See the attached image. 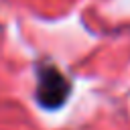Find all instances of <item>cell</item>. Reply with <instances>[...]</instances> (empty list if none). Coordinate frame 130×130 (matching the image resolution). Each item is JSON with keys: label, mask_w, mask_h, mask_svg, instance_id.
<instances>
[{"label": "cell", "mask_w": 130, "mask_h": 130, "mask_svg": "<svg viewBox=\"0 0 130 130\" xmlns=\"http://www.w3.org/2000/svg\"><path fill=\"white\" fill-rule=\"evenodd\" d=\"M71 81L69 77L59 71L55 65H39L37 67V83H35V102L47 110V112H57L61 110L69 95H71Z\"/></svg>", "instance_id": "6da1fadb"}]
</instances>
